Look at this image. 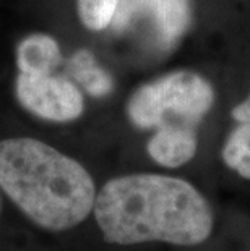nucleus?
Wrapping results in <instances>:
<instances>
[{"instance_id": "f257e3e1", "label": "nucleus", "mask_w": 250, "mask_h": 251, "mask_svg": "<svg viewBox=\"0 0 250 251\" xmlns=\"http://www.w3.org/2000/svg\"><path fill=\"white\" fill-rule=\"evenodd\" d=\"M94 217L108 243H203L213 232V211L189 181L159 174L109 180L94 201Z\"/></svg>"}, {"instance_id": "f03ea898", "label": "nucleus", "mask_w": 250, "mask_h": 251, "mask_svg": "<svg viewBox=\"0 0 250 251\" xmlns=\"http://www.w3.org/2000/svg\"><path fill=\"white\" fill-rule=\"evenodd\" d=\"M0 190L34 224L52 232L78 226L96 201L88 170L33 138L0 141Z\"/></svg>"}, {"instance_id": "7ed1b4c3", "label": "nucleus", "mask_w": 250, "mask_h": 251, "mask_svg": "<svg viewBox=\"0 0 250 251\" xmlns=\"http://www.w3.org/2000/svg\"><path fill=\"white\" fill-rule=\"evenodd\" d=\"M215 91L210 81L194 72H174L140 86L127 104V115L138 128L167 124L192 126L211 109Z\"/></svg>"}, {"instance_id": "20e7f679", "label": "nucleus", "mask_w": 250, "mask_h": 251, "mask_svg": "<svg viewBox=\"0 0 250 251\" xmlns=\"http://www.w3.org/2000/svg\"><path fill=\"white\" fill-rule=\"evenodd\" d=\"M15 93L21 107L44 120L72 122L80 119L84 110L83 94L77 84L52 73H20Z\"/></svg>"}, {"instance_id": "39448f33", "label": "nucleus", "mask_w": 250, "mask_h": 251, "mask_svg": "<svg viewBox=\"0 0 250 251\" xmlns=\"http://www.w3.org/2000/svg\"><path fill=\"white\" fill-rule=\"evenodd\" d=\"M138 20L150 26L159 46L171 47L190 25V0H120L111 26L124 31Z\"/></svg>"}, {"instance_id": "423d86ee", "label": "nucleus", "mask_w": 250, "mask_h": 251, "mask_svg": "<svg viewBox=\"0 0 250 251\" xmlns=\"http://www.w3.org/2000/svg\"><path fill=\"white\" fill-rule=\"evenodd\" d=\"M196 133L192 126L166 124L158 126L148 141V154L154 162L167 169H175L192 161L196 152Z\"/></svg>"}, {"instance_id": "0eeeda50", "label": "nucleus", "mask_w": 250, "mask_h": 251, "mask_svg": "<svg viewBox=\"0 0 250 251\" xmlns=\"http://www.w3.org/2000/svg\"><path fill=\"white\" fill-rule=\"evenodd\" d=\"M62 62L58 42L49 34H29L17 47V63L20 73L49 75Z\"/></svg>"}, {"instance_id": "6e6552de", "label": "nucleus", "mask_w": 250, "mask_h": 251, "mask_svg": "<svg viewBox=\"0 0 250 251\" xmlns=\"http://www.w3.org/2000/svg\"><path fill=\"white\" fill-rule=\"evenodd\" d=\"M67 68L78 86L83 88L93 98H104L112 93V76L104 67L99 65L89 50H77L67 62Z\"/></svg>"}, {"instance_id": "1a4fd4ad", "label": "nucleus", "mask_w": 250, "mask_h": 251, "mask_svg": "<svg viewBox=\"0 0 250 251\" xmlns=\"http://www.w3.org/2000/svg\"><path fill=\"white\" fill-rule=\"evenodd\" d=\"M222 161L242 178L250 180V119L239 122L222 148Z\"/></svg>"}, {"instance_id": "9d476101", "label": "nucleus", "mask_w": 250, "mask_h": 251, "mask_svg": "<svg viewBox=\"0 0 250 251\" xmlns=\"http://www.w3.org/2000/svg\"><path fill=\"white\" fill-rule=\"evenodd\" d=\"M120 0H77V12L84 28L101 31L111 26Z\"/></svg>"}, {"instance_id": "9b49d317", "label": "nucleus", "mask_w": 250, "mask_h": 251, "mask_svg": "<svg viewBox=\"0 0 250 251\" xmlns=\"http://www.w3.org/2000/svg\"><path fill=\"white\" fill-rule=\"evenodd\" d=\"M232 119L237 122H244V120H249L250 119V94L246 100H242L241 104L236 105L232 109Z\"/></svg>"}, {"instance_id": "f8f14e48", "label": "nucleus", "mask_w": 250, "mask_h": 251, "mask_svg": "<svg viewBox=\"0 0 250 251\" xmlns=\"http://www.w3.org/2000/svg\"><path fill=\"white\" fill-rule=\"evenodd\" d=\"M0 209H2V196H0Z\"/></svg>"}]
</instances>
